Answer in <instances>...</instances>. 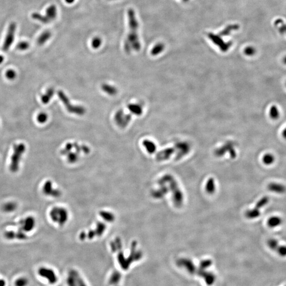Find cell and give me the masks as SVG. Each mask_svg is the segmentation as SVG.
Listing matches in <instances>:
<instances>
[{
	"instance_id": "obj_1",
	"label": "cell",
	"mask_w": 286,
	"mask_h": 286,
	"mask_svg": "<svg viewBox=\"0 0 286 286\" xmlns=\"http://www.w3.org/2000/svg\"><path fill=\"white\" fill-rule=\"evenodd\" d=\"M128 17L129 32L124 41V49L127 53L129 54L132 50L139 51L141 48V44L138 36V23L134 10H128Z\"/></svg>"
},
{
	"instance_id": "obj_2",
	"label": "cell",
	"mask_w": 286,
	"mask_h": 286,
	"mask_svg": "<svg viewBox=\"0 0 286 286\" xmlns=\"http://www.w3.org/2000/svg\"><path fill=\"white\" fill-rule=\"evenodd\" d=\"M158 183L160 185L169 183L170 188L172 192L173 203L175 206L178 208L182 206L184 200L183 195L179 187L177 181L171 175H164L158 181Z\"/></svg>"
},
{
	"instance_id": "obj_3",
	"label": "cell",
	"mask_w": 286,
	"mask_h": 286,
	"mask_svg": "<svg viewBox=\"0 0 286 286\" xmlns=\"http://www.w3.org/2000/svg\"><path fill=\"white\" fill-rule=\"evenodd\" d=\"M49 216L53 223L60 226H63L69 221V213L65 207L55 206L50 209Z\"/></svg>"
},
{
	"instance_id": "obj_4",
	"label": "cell",
	"mask_w": 286,
	"mask_h": 286,
	"mask_svg": "<svg viewBox=\"0 0 286 286\" xmlns=\"http://www.w3.org/2000/svg\"><path fill=\"white\" fill-rule=\"evenodd\" d=\"M26 149V147L23 143H19L14 145L9 166L10 170L12 173H17L19 171L21 161Z\"/></svg>"
},
{
	"instance_id": "obj_5",
	"label": "cell",
	"mask_w": 286,
	"mask_h": 286,
	"mask_svg": "<svg viewBox=\"0 0 286 286\" xmlns=\"http://www.w3.org/2000/svg\"><path fill=\"white\" fill-rule=\"evenodd\" d=\"M57 95L60 100L63 103L69 113L78 116H83L86 113V108L82 106L72 104L69 97L65 95L63 91L61 90L58 91Z\"/></svg>"
},
{
	"instance_id": "obj_6",
	"label": "cell",
	"mask_w": 286,
	"mask_h": 286,
	"mask_svg": "<svg viewBox=\"0 0 286 286\" xmlns=\"http://www.w3.org/2000/svg\"><path fill=\"white\" fill-rule=\"evenodd\" d=\"M13 226L18 227V229L26 233L31 232L34 230L36 225L35 218L32 216L20 219L19 221L12 223Z\"/></svg>"
},
{
	"instance_id": "obj_7",
	"label": "cell",
	"mask_w": 286,
	"mask_h": 286,
	"mask_svg": "<svg viewBox=\"0 0 286 286\" xmlns=\"http://www.w3.org/2000/svg\"><path fill=\"white\" fill-rule=\"evenodd\" d=\"M38 273L40 277L46 279L50 284H56L57 282V275L55 271L50 267H41L38 270Z\"/></svg>"
},
{
	"instance_id": "obj_8",
	"label": "cell",
	"mask_w": 286,
	"mask_h": 286,
	"mask_svg": "<svg viewBox=\"0 0 286 286\" xmlns=\"http://www.w3.org/2000/svg\"><path fill=\"white\" fill-rule=\"evenodd\" d=\"M16 28L17 25L15 23H12L9 24L4 43L2 46V49L4 52H7L13 44L15 38Z\"/></svg>"
},
{
	"instance_id": "obj_9",
	"label": "cell",
	"mask_w": 286,
	"mask_h": 286,
	"mask_svg": "<svg viewBox=\"0 0 286 286\" xmlns=\"http://www.w3.org/2000/svg\"><path fill=\"white\" fill-rule=\"evenodd\" d=\"M114 120L119 127L126 128L132 120V115L125 113L123 110L120 109L116 112Z\"/></svg>"
},
{
	"instance_id": "obj_10",
	"label": "cell",
	"mask_w": 286,
	"mask_h": 286,
	"mask_svg": "<svg viewBox=\"0 0 286 286\" xmlns=\"http://www.w3.org/2000/svg\"><path fill=\"white\" fill-rule=\"evenodd\" d=\"M43 193L47 197L58 198L61 195L60 190L54 188L52 181L47 180L43 184L42 187Z\"/></svg>"
},
{
	"instance_id": "obj_11",
	"label": "cell",
	"mask_w": 286,
	"mask_h": 286,
	"mask_svg": "<svg viewBox=\"0 0 286 286\" xmlns=\"http://www.w3.org/2000/svg\"><path fill=\"white\" fill-rule=\"evenodd\" d=\"M4 237L8 240H20L23 241L28 239V236L26 233L20 230H6L4 233Z\"/></svg>"
},
{
	"instance_id": "obj_12",
	"label": "cell",
	"mask_w": 286,
	"mask_h": 286,
	"mask_svg": "<svg viewBox=\"0 0 286 286\" xmlns=\"http://www.w3.org/2000/svg\"><path fill=\"white\" fill-rule=\"evenodd\" d=\"M227 151H229L231 158H236V153L234 149V144L230 142L225 144L223 146L216 149L215 154L217 156H223L225 154Z\"/></svg>"
},
{
	"instance_id": "obj_13",
	"label": "cell",
	"mask_w": 286,
	"mask_h": 286,
	"mask_svg": "<svg viewBox=\"0 0 286 286\" xmlns=\"http://www.w3.org/2000/svg\"><path fill=\"white\" fill-rule=\"evenodd\" d=\"M175 150L177 151L176 159L180 160L182 157L188 154L190 151V145L187 142L182 141L177 143L175 145Z\"/></svg>"
},
{
	"instance_id": "obj_14",
	"label": "cell",
	"mask_w": 286,
	"mask_h": 286,
	"mask_svg": "<svg viewBox=\"0 0 286 286\" xmlns=\"http://www.w3.org/2000/svg\"><path fill=\"white\" fill-rule=\"evenodd\" d=\"M209 37L212 41L214 42L215 44L219 46V48L221 49V50L223 52H226L229 50V47L232 45V44L230 43H224L221 38L218 37L217 36L214 35L212 34H210V35H209Z\"/></svg>"
},
{
	"instance_id": "obj_15",
	"label": "cell",
	"mask_w": 286,
	"mask_h": 286,
	"mask_svg": "<svg viewBox=\"0 0 286 286\" xmlns=\"http://www.w3.org/2000/svg\"><path fill=\"white\" fill-rule=\"evenodd\" d=\"M267 189L270 191L277 194H284L286 192V186L277 182H271L267 185Z\"/></svg>"
},
{
	"instance_id": "obj_16",
	"label": "cell",
	"mask_w": 286,
	"mask_h": 286,
	"mask_svg": "<svg viewBox=\"0 0 286 286\" xmlns=\"http://www.w3.org/2000/svg\"><path fill=\"white\" fill-rule=\"evenodd\" d=\"M175 148L170 147L160 151L156 155V159L159 161H163L169 159L171 156L175 153Z\"/></svg>"
},
{
	"instance_id": "obj_17",
	"label": "cell",
	"mask_w": 286,
	"mask_h": 286,
	"mask_svg": "<svg viewBox=\"0 0 286 286\" xmlns=\"http://www.w3.org/2000/svg\"><path fill=\"white\" fill-rule=\"evenodd\" d=\"M121 274L118 271H113L109 279V284L111 286H118L121 280Z\"/></svg>"
},
{
	"instance_id": "obj_18",
	"label": "cell",
	"mask_w": 286,
	"mask_h": 286,
	"mask_svg": "<svg viewBox=\"0 0 286 286\" xmlns=\"http://www.w3.org/2000/svg\"><path fill=\"white\" fill-rule=\"evenodd\" d=\"M129 111L134 115L140 116L143 112V107L138 103H130L127 106Z\"/></svg>"
},
{
	"instance_id": "obj_19",
	"label": "cell",
	"mask_w": 286,
	"mask_h": 286,
	"mask_svg": "<svg viewBox=\"0 0 286 286\" xmlns=\"http://www.w3.org/2000/svg\"><path fill=\"white\" fill-rule=\"evenodd\" d=\"M282 222L283 221L280 217H279L278 216H273L267 220V225L270 228L273 229L280 226Z\"/></svg>"
},
{
	"instance_id": "obj_20",
	"label": "cell",
	"mask_w": 286,
	"mask_h": 286,
	"mask_svg": "<svg viewBox=\"0 0 286 286\" xmlns=\"http://www.w3.org/2000/svg\"><path fill=\"white\" fill-rule=\"evenodd\" d=\"M18 204L17 203L12 201H10L4 203L2 205V210L6 213H11L17 210Z\"/></svg>"
},
{
	"instance_id": "obj_21",
	"label": "cell",
	"mask_w": 286,
	"mask_h": 286,
	"mask_svg": "<svg viewBox=\"0 0 286 286\" xmlns=\"http://www.w3.org/2000/svg\"><path fill=\"white\" fill-rule=\"evenodd\" d=\"M101 89L104 92V93H107V95L110 96H114L117 95L118 93V89L115 86L110 85L109 84H102L101 86Z\"/></svg>"
},
{
	"instance_id": "obj_22",
	"label": "cell",
	"mask_w": 286,
	"mask_h": 286,
	"mask_svg": "<svg viewBox=\"0 0 286 286\" xmlns=\"http://www.w3.org/2000/svg\"><path fill=\"white\" fill-rule=\"evenodd\" d=\"M143 145L145 147L147 152L150 154H154L156 151V146L153 141L150 140L145 139L143 141Z\"/></svg>"
},
{
	"instance_id": "obj_23",
	"label": "cell",
	"mask_w": 286,
	"mask_h": 286,
	"mask_svg": "<svg viewBox=\"0 0 286 286\" xmlns=\"http://www.w3.org/2000/svg\"><path fill=\"white\" fill-rule=\"evenodd\" d=\"M52 37V33L50 32V31L47 30L43 32V33L39 36V37L38 38L37 43L39 46H42L44 45L47 41L50 39V37Z\"/></svg>"
},
{
	"instance_id": "obj_24",
	"label": "cell",
	"mask_w": 286,
	"mask_h": 286,
	"mask_svg": "<svg viewBox=\"0 0 286 286\" xmlns=\"http://www.w3.org/2000/svg\"><path fill=\"white\" fill-rule=\"evenodd\" d=\"M55 90L54 88L50 87L47 90L44 95H42L41 97V100L44 104H48L50 100L52 99L54 95Z\"/></svg>"
},
{
	"instance_id": "obj_25",
	"label": "cell",
	"mask_w": 286,
	"mask_h": 286,
	"mask_svg": "<svg viewBox=\"0 0 286 286\" xmlns=\"http://www.w3.org/2000/svg\"><path fill=\"white\" fill-rule=\"evenodd\" d=\"M57 12V11L56 6L55 5H51L48 6L46 10V16L51 21L56 18Z\"/></svg>"
},
{
	"instance_id": "obj_26",
	"label": "cell",
	"mask_w": 286,
	"mask_h": 286,
	"mask_svg": "<svg viewBox=\"0 0 286 286\" xmlns=\"http://www.w3.org/2000/svg\"><path fill=\"white\" fill-rule=\"evenodd\" d=\"M275 26L281 35L286 34V23L282 19H278L275 21Z\"/></svg>"
},
{
	"instance_id": "obj_27",
	"label": "cell",
	"mask_w": 286,
	"mask_h": 286,
	"mask_svg": "<svg viewBox=\"0 0 286 286\" xmlns=\"http://www.w3.org/2000/svg\"><path fill=\"white\" fill-rule=\"evenodd\" d=\"M205 189L208 194H213L215 192V181L213 178H210L206 182Z\"/></svg>"
},
{
	"instance_id": "obj_28",
	"label": "cell",
	"mask_w": 286,
	"mask_h": 286,
	"mask_svg": "<svg viewBox=\"0 0 286 286\" xmlns=\"http://www.w3.org/2000/svg\"><path fill=\"white\" fill-rule=\"evenodd\" d=\"M269 114L270 118L274 120L278 119L280 115L279 109L276 105H272L270 107Z\"/></svg>"
},
{
	"instance_id": "obj_29",
	"label": "cell",
	"mask_w": 286,
	"mask_h": 286,
	"mask_svg": "<svg viewBox=\"0 0 286 286\" xmlns=\"http://www.w3.org/2000/svg\"><path fill=\"white\" fill-rule=\"evenodd\" d=\"M260 210L255 207L252 209L247 210L245 212V217L249 219H256L260 216Z\"/></svg>"
},
{
	"instance_id": "obj_30",
	"label": "cell",
	"mask_w": 286,
	"mask_h": 286,
	"mask_svg": "<svg viewBox=\"0 0 286 286\" xmlns=\"http://www.w3.org/2000/svg\"><path fill=\"white\" fill-rule=\"evenodd\" d=\"M160 186L161 187L160 189L155 191L153 193V196H154L156 198H162L164 196L166 195V194L169 192V189L166 186H164V184H162Z\"/></svg>"
},
{
	"instance_id": "obj_31",
	"label": "cell",
	"mask_w": 286,
	"mask_h": 286,
	"mask_svg": "<svg viewBox=\"0 0 286 286\" xmlns=\"http://www.w3.org/2000/svg\"><path fill=\"white\" fill-rule=\"evenodd\" d=\"M275 156L271 153H267L262 158V162L266 166H270L275 162Z\"/></svg>"
},
{
	"instance_id": "obj_32",
	"label": "cell",
	"mask_w": 286,
	"mask_h": 286,
	"mask_svg": "<svg viewBox=\"0 0 286 286\" xmlns=\"http://www.w3.org/2000/svg\"><path fill=\"white\" fill-rule=\"evenodd\" d=\"M32 19L38 21L39 22L43 23H48L50 22V21L46 15H42L40 13H37V12H34L32 13Z\"/></svg>"
},
{
	"instance_id": "obj_33",
	"label": "cell",
	"mask_w": 286,
	"mask_h": 286,
	"mask_svg": "<svg viewBox=\"0 0 286 286\" xmlns=\"http://www.w3.org/2000/svg\"><path fill=\"white\" fill-rule=\"evenodd\" d=\"M66 281L67 286H76V279L75 277L73 269L69 271Z\"/></svg>"
},
{
	"instance_id": "obj_34",
	"label": "cell",
	"mask_w": 286,
	"mask_h": 286,
	"mask_svg": "<svg viewBox=\"0 0 286 286\" xmlns=\"http://www.w3.org/2000/svg\"><path fill=\"white\" fill-rule=\"evenodd\" d=\"M164 49V45L162 43H158V44L155 45L154 47L152 49L151 51V54L153 56H157L158 54L163 51Z\"/></svg>"
},
{
	"instance_id": "obj_35",
	"label": "cell",
	"mask_w": 286,
	"mask_h": 286,
	"mask_svg": "<svg viewBox=\"0 0 286 286\" xmlns=\"http://www.w3.org/2000/svg\"><path fill=\"white\" fill-rule=\"evenodd\" d=\"M269 201L270 199L269 197H267V196L263 197L256 203V204L255 206V208H257V209L260 210L261 208H263L264 207H265L266 205H267L268 203H269Z\"/></svg>"
},
{
	"instance_id": "obj_36",
	"label": "cell",
	"mask_w": 286,
	"mask_h": 286,
	"mask_svg": "<svg viewBox=\"0 0 286 286\" xmlns=\"http://www.w3.org/2000/svg\"><path fill=\"white\" fill-rule=\"evenodd\" d=\"M279 245L278 241L275 238H270L267 240V246L272 251L275 252Z\"/></svg>"
},
{
	"instance_id": "obj_37",
	"label": "cell",
	"mask_w": 286,
	"mask_h": 286,
	"mask_svg": "<svg viewBox=\"0 0 286 286\" xmlns=\"http://www.w3.org/2000/svg\"><path fill=\"white\" fill-rule=\"evenodd\" d=\"M75 277L76 279V286H87L86 282L84 281L83 279L80 275L78 271L76 270L73 269Z\"/></svg>"
},
{
	"instance_id": "obj_38",
	"label": "cell",
	"mask_w": 286,
	"mask_h": 286,
	"mask_svg": "<svg viewBox=\"0 0 286 286\" xmlns=\"http://www.w3.org/2000/svg\"><path fill=\"white\" fill-rule=\"evenodd\" d=\"M29 284L28 279L25 277H20L17 279L15 282V286H27Z\"/></svg>"
},
{
	"instance_id": "obj_39",
	"label": "cell",
	"mask_w": 286,
	"mask_h": 286,
	"mask_svg": "<svg viewBox=\"0 0 286 286\" xmlns=\"http://www.w3.org/2000/svg\"><path fill=\"white\" fill-rule=\"evenodd\" d=\"M102 44V39L98 37H96L93 38L91 41V46L94 49H98L100 47Z\"/></svg>"
},
{
	"instance_id": "obj_40",
	"label": "cell",
	"mask_w": 286,
	"mask_h": 286,
	"mask_svg": "<svg viewBox=\"0 0 286 286\" xmlns=\"http://www.w3.org/2000/svg\"><path fill=\"white\" fill-rule=\"evenodd\" d=\"M275 252L279 256L281 257H286V245L280 244L278 247L277 248Z\"/></svg>"
},
{
	"instance_id": "obj_41",
	"label": "cell",
	"mask_w": 286,
	"mask_h": 286,
	"mask_svg": "<svg viewBox=\"0 0 286 286\" xmlns=\"http://www.w3.org/2000/svg\"><path fill=\"white\" fill-rule=\"evenodd\" d=\"M37 120L40 124H44L48 120V115L45 112H40L38 115Z\"/></svg>"
},
{
	"instance_id": "obj_42",
	"label": "cell",
	"mask_w": 286,
	"mask_h": 286,
	"mask_svg": "<svg viewBox=\"0 0 286 286\" xmlns=\"http://www.w3.org/2000/svg\"><path fill=\"white\" fill-rule=\"evenodd\" d=\"M29 43L28 41H20L18 45H17V48L19 50H25L29 48Z\"/></svg>"
},
{
	"instance_id": "obj_43",
	"label": "cell",
	"mask_w": 286,
	"mask_h": 286,
	"mask_svg": "<svg viewBox=\"0 0 286 286\" xmlns=\"http://www.w3.org/2000/svg\"><path fill=\"white\" fill-rule=\"evenodd\" d=\"M256 49L252 46H249L245 48L244 50V54L248 56H252L256 53Z\"/></svg>"
},
{
	"instance_id": "obj_44",
	"label": "cell",
	"mask_w": 286,
	"mask_h": 286,
	"mask_svg": "<svg viewBox=\"0 0 286 286\" xmlns=\"http://www.w3.org/2000/svg\"><path fill=\"white\" fill-rule=\"evenodd\" d=\"M6 78L9 79V80H14L16 78L17 73H16L15 70L10 69H9L6 72Z\"/></svg>"
},
{
	"instance_id": "obj_45",
	"label": "cell",
	"mask_w": 286,
	"mask_h": 286,
	"mask_svg": "<svg viewBox=\"0 0 286 286\" xmlns=\"http://www.w3.org/2000/svg\"><path fill=\"white\" fill-rule=\"evenodd\" d=\"M6 281L4 279L0 278V286H6Z\"/></svg>"
},
{
	"instance_id": "obj_46",
	"label": "cell",
	"mask_w": 286,
	"mask_h": 286,
	"mask_svg": "<svg viewBox=\"0 0 286 286\" xmlns=\"http://www.w3.org/2000/svg\"><path fill=\"white\" fill-rule=\"evenodd\" d=\"M281 135H282V137L284 138V139H286V127L282 130Z\"/></svg>"
},
{
	"instance_id": "obj_47",
	"label": "cell",
	"mask_w": 286,
	"mask_h": 286,
	"mask_svg": "<svg viewBox=\"0 0 286 286\" xmlns=\"http://www.w3.org/2000/svg\"><path fill=\"white\" fill-rule=\"evenodd\" d=\"M4 60V57L2 56V55H0V64H1L3 62Z\"/></svg>"
},
{
	"instance_id": "obj_48",
	"label": "cell",
	"mask_w": 286,
	"mask_h": 286,
	"mask_svg": "<svg viewBox=\"0 0 286 286\" xmlns=\"http://www.w3.org/2000/svg\"><path fill=\"white\" fill-rule=\"evenodd\" d=\"M65 2L69 3V4H71L73 2H74L75 0H65Z\"/></svg>"
},
{
	"instance_id": "obj_49",
	"label": "cell",
	"mask_w": 286,
	"mask_h": 286,
	"mask_svg": "<svg viewBox=\"0 0 286 286\" xmlns=\"http://www.w3.org/2000/svg\"><path fill=\"white\" fill-rule=\"evenodd\" d=\"M282 61H283V63H284V65H286V56H284V57L283 58Z\"/></svg>"
},
{
	"instance_id": "obj_50",
	"label": "cell",
	"mask_w": 286,
	"mask_h": 286,
	"mask_svg": "<svg viewBox=\"0 0 286 286\" xmlns=\"http://www.w3.org/2000/svg\"></svg>"
},
{
	"instance_id": "obj_51",
	"label": "cell",
	"mask_w": 286,
	"mask_h": 286,
	"mask_svg": "<svg viewBox=\"0 0 286 286\" xmlns=\"http://www.w3.org/2000/svg\"></svg>"
},
{
	"instance_id": "obj_52",
	"label": "cell",
	"mask_w": 286,
	"mask_h": 286,
	"mask_svg": "<svg viewBox=\"0 0 286 286\" xmlns=\"http://www.w3.org/2000/svg\"></svg>"
}]
</instances>
